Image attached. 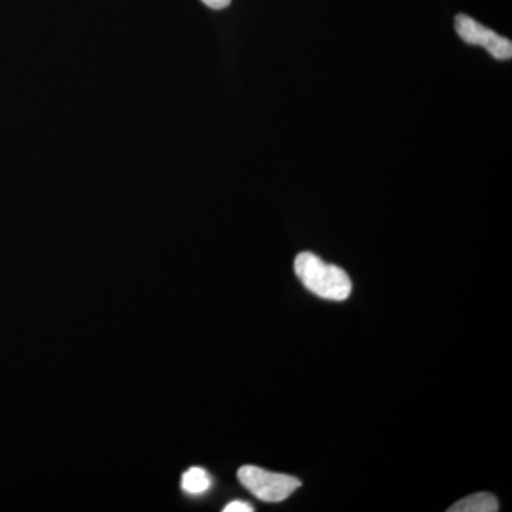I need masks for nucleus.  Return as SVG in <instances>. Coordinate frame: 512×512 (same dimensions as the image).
I'll return each mask as SVG.
<instances>
[{"mask_svg": "<svg viewBox=\"0 0 512 512\" xmlns=\"http://www.w3.org/2000/svg\"><path fill=\"white\" fill-rule=\"evenodd\" d=\"M208 8L220 10L225 9L231 3V0H202Z\"/></svg>", "mask_w": 512, "mask_h": 512, "instance_id": "7", "label": "nucleus"}, {"mask_svg": "<svg viewBox=\"0 0 512 512\" xmlns=\"http://www.w3.org/2000/svg\"><path fill=\"white\" fill-rule=\"evenodd\" d=\"M295 274L303 286L319 298L342 302L352 293L349 275L339 266L326 264L312 252L296 256Z\"/></svg>", "mask_w": 512, "mask_h": 512, "instance_id": "1", "label": "nucleus"}, {"mask_svg": "<svg viewBox=\"0 0 512 512\" xmlns=\"http://www.w3.org/2000/svg\"><path fill=\"white\" fill-rule=\"evenodd\" d=\"M211 477L204 468L192 467L185 471L181 487L185 493L190 495H202L207 493L211 488Z\"/></svg>", "mask_w": 512, "mask_h": 512, "instance_id": "5", "label": "nucleus"}, {"mask_svg": "<svg viewBox=\"0 0 512 512\" xmlns=\"http://www.w3.org/2000/svg\"><path fill=\"white\" fill-rule=\"evenodd\" d=\"M238 480L249 493L265 503H281L302 485L298 478L271 473L255 466L239 468Z\"/></svg>", "mask_w": 512, "mask_h": 512, "instance_id": "2", "label": "nucleus"}, {"mask_svg": "<svg viewBox=\"0 0 512 512\" xmlns=\"http://www.w3.org/2000/svg\"><path fill=\"white\" fill-rule=\"evenodd\" d=\"M254 507L251 504L244 503V501H232L224 508V512H252Z\"/></svg>", "mask_w": 512, "mask_h": 512, "instance_id": "6", "label": "nucleus"}, {"mask_svg": "<svg viewBox=\"0 0 512 512\" xmlns=\"http://www.w3.org/2000/svg\"><path fill=\"white\" fill-rule=\"evenodd\" d=\"M457 35L468 45L483 46L491 56L498 60H510L512 57V42L507 37L497 35L494 30L485 28L470 16H456Z\"/></svg>", "mask_w": 512, "mask_h": 512, "instance_id": "3", "label": "nucleus"}, {"mask_svg": "<svg viewBox=\"0 0 512 512\" xmlns=\"http://www.w3.org/2000/svg\"><path fill=\"white\" fill-rule=\"evenodd\" d=\"M450 512H495L498 511V501L493 494L478 493L468 495L458 501L453 507L448 508Z\"/></svg>", "mask_w": 512, "mask_h": 512, "instance_id": "4", "label": "nucleus"}]
</instances>
